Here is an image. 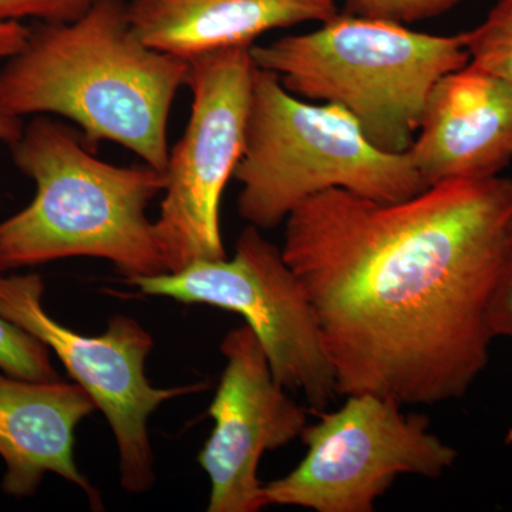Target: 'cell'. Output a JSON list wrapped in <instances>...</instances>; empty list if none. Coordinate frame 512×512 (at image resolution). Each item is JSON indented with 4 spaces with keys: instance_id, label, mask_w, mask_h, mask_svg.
Instances as JSON below:
<instances>
[{
    "instance_id": "6da1fadb",
    "label": "cell",
    "mask_w": 512,
    "mask_h": 512,
    "mask_svg": "<svg viewBox=\"0 0 512 512\" xmlns=\"http://www.w3.org/2000/svg\"><path fill=\"white\" fill-rule=\"evenodd\" d=\"M512 238V180L377 202L333 188L285 220L282 256L311 299L338 396L434 406L490 360V308Z\"/></svg>"
},
{
    "instance_id": "7a4b0ae2",
    "label": "cell",
    "mask_w": 512,
    "mask_h": 512,
    "mask_svg": "<svg viewBox=\"0 0 512 512\" xmlns=\"http://www.w3.org/2000/svg\"><path fill=\"white\" fill-rule=\"evenodd\" d=\"M188 60L158 52L134 32L126 0H96L82 18L42 23L0 69V111L59 116L84 144L126 147L157 170L167 167V127Z\"/></svg>"
},
{
    "instance_id": "3957f363",
    "label": "cell",
    "mask_w": 512,
    "mask_h": 512,
    "mask_svg": "<svg viewBox=\"0 0 512 512\" xmlns=\"http://www.w3.org/2000/svg\"><path fill=\"white\" fill-rule=\"evenodd\" d=\"M10 148L36 194L0 222V274L77 256L106 259L127 281L167 274L156 221L147 217L164 171L101 161L50 116H35Z\"/></svg>"
},
{
    "instance_id": "277c9868",
    "label": "cell",
    "mask_w": 512,
    "mask_h": 512,
    "mask_svg": "<svg viewBox=\"0 0 512 512\" xmlns=\"http://www.w3.org/2000/svg\"><path fill=\"white\" fill-rule=\"evenodd\" d=\"M251 56L296 97L348 111L373 146L393 154L412 147L441 77L470 63L461 35L346 12L312 32L251 46Z\"/></svg>"
},
{
    "instance_id": "5b68a950",
    "label": "cell",
    "mask_w": 512,
    "mask_h": 512,
    "mask_svg": "<svg viewBox=\"0 0 512 512\" xmlns=\"http://www.w3.org/2000/svg\"><path fill=\"white\" fill-rule=\"evenodd\" d=\"M234 178L242 187L238 214L259 229L278 227L301 202L333 188L377 202L429 188L409 153L373 146L348 111L296 97L259 67Z\"/></svg>"
},
{
    "instance_id": "8992f818",
    "label": "cell",
    "mask_w": 512,
    "mask_h": 512,
    "mask_svg": "<svg viewBox=\"0 0 512 512\" xmlns=\"http://www.w3.org/2000/svg\"><path fill=\"white\" fill-rule=\"evenodd\" d=\"M127 282L144 295L241 315L261 343L276 382L302 392L312 413L326 412L338 397L311 299L281 248L254 225L239 234L232 258L197 261L181 271Z\"/></svg>"
},
{
    "instance_id": "52a82bcc",
    "label": "cell",
    "mask_w": 512,
    "mask_h": 512,
    "mask_svg": "<svg viewBox=\"0 0 512 512\" xmlns=\"http://www.w3.org/2000/svg\"><path fill=\"white\" fill-rule=\"evenodd\" d=\"M402 404L363 393L320 413L301 439L308 453L295 470L264 484V503L316 512H373L400 476L439 478L456 448L429 430V419Z\"/></svg>"
},
{
    "instance_id": "ba28073f",
    "label": "cell",
    "mask_w": 512,
    "mask_h": 512,
    "mask_svg": "<svg viewBox=\"0 0 512 512\" xmlns=\"http://www.w3.org/2000/svg\"><path fill=\"white\" fill-rule=\"evenodd\" d=\"M255 70L251 47L245 46L188 60L191 114L168 154L156 221L168 272L227 258L221 198L244 154Z\"/></svg>"
},
{
    "instance_id": "9c48e42d",
    "label": "cell",
    "mask_w": 512,
    "mask_h": 512,
    "mask_svg": "<svg viewBox=\"0 0 512 512\" xmlns=\"http://www.w3.org/2000/svg\"><path fill=\"white\" fill-rule=\"evenodd\" d=\"M43 293L45 282L40 275L0 276V316L52 349L74 382L90 394L117 441L121 485L131 494L146 493L156 481L148 434L151 414L167 400L207 386H153L146 362L154 340L140 322L116 315L103 335H82L46 312Z\"/></svg>"
},
{
    "instance_id": "30bf717a",
    "label": "cell",
    "mask_w": 512,
    "mask_h": 512,
    "mask_svg": "<svg viewBox=\"0 0 512 512\" xmlns=\"http://www.w3.org/2000/svg\"><path fill=\"white\" fill-rule=\"evenodd\" d=\"M220 348L227 363L208 409L214 429L198 456L211 481L207 511L256 512L265 508L262 457L301 439L308 409L276 382L248 325L228 332Z\"/></svg>"
},
{
    "instance_id": "8fae6325",
    "label": "cell",
    "mask_w": 512,
    "mask_h": 512,
    "mask_svg": "<svg viewBox=\"0 0 512 512\" xmlns=\"http://www.w3.org/2000/svg\"><path fill=\"white\" fill-rule=\"evenodd\" d=\"M427 187L497 177L512 160V86L468 63L431 90L407 150Z\"/></svg>"
},
{
    "instance_id": "7c38bea8",
    "label": "cell",
    "mask_w": 512,
    "mask_h": 512,
    "mask_svg": "<svg viewBox=\"0 0 512 512\" xmlns=\"http://www.w3.org/2000/svg\"><path fill=\"white\" fill-rule=\"evenodd\" d=\"M79 383L28 380L0 370V457L6 464L3 491L12 497L36 493L53 473L82 488L93 507L100 495L74 461V431L96 412Z\"/></svg>"
},
{
    "instance_id": "4fadbf2b",
    "label": "cell",
    "mask_w": 512,
    "mask_h": 512,
    "mask_svg": "<svg viewBox=\"0 0 512 512\" xmlns=\"http://www.w3.org/2000/svg\"><path fill=\"white\" fill-rule=\"evenodd\" d=\"M335 0H131L138 37L158 52L191 60L229 47H251L271 30L325 23Z\"/></svg>"
},
{
    "instance_id": "5bb4252c",
    "label": "cell",
    "mask_w": 512,
    "mask_h": 512,
    "mask_svg": "<svg viewBox=\"0 0 512 512\" xmlns=\"http://www.w3.org/2000/svg\"><path fill=\"white\" fill-rule=\"evenodd\" d=\"M461 36L471 64L512 86V0H500L483 23Z\"/></svg>"
},
{
    "instance_id": "9a60e30c",
    "label": "cell",
    "mask_w": 512,
    "mask_h": 512,
    "mask_svg": "<svg viewBox=\"0 0 512 512\" xmlns=\"http://www.w3.org/2000/svg\"><path fill=\"white\" fill-rule=\"evenodd\" d=\"M0 370L28 380H56L49 348L0 316Z\"/></svg>"
},
{
    "instance_id": "2e32d148",
    "label": "cell",
    "mask_w": 512,
    "mask_h": 512,
    "mask_svg": "<svg viewBox=\"0 0 512 512\" xmlns=\"http://www.w3.org/2000/svg\"><path fill=\"white\" fill-rule=\"evenodd\" d=\"M349 15L414 23L437 18L463 0H343Z\"/></svg>"
},
{
    "instance_id": "e0dca14e",
    "label": "cell",
    "mask_w": 512,
    "mask_h": 512,
    "mask_svg": "<svg viewBox=\"0 0 512 512\" xmlns=\"http://www.w3.org/2000/svg\"><path fill=\"white\" fill-rule=\"evenodd\" d=\"M96 0H0V22L37 19L42 23H70L82 18Z\"/></svg>"
},
{
    "instance_id": "ac0fdd59",
    "label": "cell",
    "mask_w": 512,
    "mask_h": 512,
    "mask_svg": "<svg viewBox=\"0 0 512 512\" xmlns=\"http://www.w3.org/2000/svg\"><path fill=\"white\" fill-rule=\"evenodd\" d=\"M490 328L494 338L512 339V238L503 274L491 302Z\"/></svg>"
},
{
    "instance_id": "d6986e66",
    "label": "cell",
    "mask_w": 512,
    "mask_h": 512,
    "mask_svg": "<svg viewBox=\"0 0 512 512\" xmlns=\"http://www.w3.org/2000/svg\"><path fill=\"white\" fill-rule=\"evenodd\" d=\"M30 30L20 22H0V62L18 55L28 42Z\"/></svg>"
},
{
    "instance_id": "ffe728a7",
    "label": "cell",
    "mask_w": 512,
    "mask_h": 512,
    "mask_svg": "<svg viewBox=\"0 0 512 512\" xmlns=\"http://www.w3.org/2000/svg\"><path fill=\"white\" fill-rule=\"evenodd\" d=\"M22 119L19 117L9 116V114L0 111V141L12 146L23 133Z\"/></svg>"
},
{
    "instance_id": "44dd1931",
    "label": "cell",
    "mask_w": 512,
    "mask_h": 512,
    "mask_svg": "<svg viewBox=\"0 0 512 512\" xmlns=\"http://www.w3.org/2000/svg\"><path fill=\"white\" fill-rule=\"evenodd\" d=\"M505 443L512 444V429L508 431L507 437H505Z\"/></svg>"
}]
</instances>
